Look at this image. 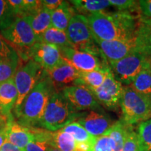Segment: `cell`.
Here are the masks:
<instances>
[{
    "label": "cell",
    "instance_id": "cell-8",
    "mask_svg": "<svg viewBox=\"0 0 151 151\" xmlns=\"http://www.w3.org/2000/svg\"><path fill=\"white\" fill-rule=\"evenodd\" d=\"M43 69L32 60H29L25 65L19 67L14 79L18 91V98L14 106V111L18 110L26 96L33 89L41 78Z\"/></svg>",
    "mask_w": 151,
    "mask_h": 151
},
{
    "label": "cell",
    "instance_id": "cell-24",
    "mask_svg": "<svg viewBox=\"0 0 151 151\" xmlns=\"http://www.w3.org/2000/svg\"><path fill=\"white\" fill-rule=\"evenodd\" d=\"M51 14L52 12L43 8L33 16H27L30 25L37 38V41L47 29L52 27Z\"/></svg>",
    "mask_w": 151,
    "mask_h": 151
},
{
    "label": "cell",
    "instance_id": "cell-29",
    "mask_svg": "<svg viewBox=\"0 0 151 151\" xmlns=\"http://www.w3.org/2000/svg\"><path fill=\"white\" fill-rule=\"evenodd\" d=\"M137 135L138 151H151V118L139 124Z\"/></svg>",
    "mask_w": 151,
    "mask_h": 151
},
{
    "label": "cell",
    "instance_id": "cell-31",
    "mask_svg": "<svg viewBox=\"0 0 151 151\" xmlns=\"http://www.w3.org/2000/svg\"><path fill=\"white\" fill-rule=\"evenodd\" d=\"M16 18L8 1L0 0V32L10 27Z\"/></svg>",
    "mask_w": 151,
    "mask_h": 151
},
{
    "label": "cell",
    "instance_id": "cell-5",
    "mask_svg": "<svg viewBox=\"0 0 151 151\" xmlns=\"http://www.w3.org/2000/svg\"><path fill=\"white\" fill-rule=\"evenodd\" d=\"M65 32L72 48L101 57L99 46L84 15L76 14L73 16Z\"/></svg>",
    "mask_w": 151,
    "mask_h": 151
},
{
    "label": "cell",
    "instance_id": "cell-28",
    "mask_svg": "<svg viewBox=\"0 0 151 151\" xmlns=\"http://www.w3.org/2000/svg\"><path fill=\"white\" fill-rule=\"evenodd\" d=\"M18 54L9 58L0 57V83L14 78L18 68Z\"/></svg>",
    "mask_w": 151,
    "mask_h": 151
},
{
    "label": "cell",
    "instance_id": "cell-13",
    "mask_svg": "<svg viewBox=\"0 0 151 151\" xmlns=\"http://www.w3.org/2000/svg\"><path fill=\"white\" fill-rule=\"evenodd\" d=\"M28 58L41 66L43 70L52 69L62 60L60 48L52 44L43 43H35L28 51Z\"/></svg>",
    "mask_w": 151,
    "mask_h": 151
},
{
    "label": "cell",
    "instance_id": "cell-7",
    "mask_svg": "<svg viewBox=\"0 0 151 151\" xmlns=\"http://www.w3.org/2000/svg\"><path fill=\"white\" fill-rule=\"evenodd\" d=\"M148 61L150 60L134 51L118 61L109 62V65L116 80L129 86Z\"/></svg>",
    "mask_w": 151,
    "mask_h": 151
},
{
    "label": "cell",
    "instance_id": "cell-16",
    "mask_svg": "<svg viewBox=\"0 0 151 151\" xmlns=\"http://www.w3.org/2000/svg\"><path fill=\"white\" fill-rule=\"evenodd\" d=\"M136 51L151 61V18L140 16L136 30Z\"/></svg>",
    "mask_w": 151,
    "mask_h": 151
},
{
    "label": "cell",
    "instance_id": "cell-17",
    "mask_svg": "<svg viewBox=\"0 0 151 151\" xmlns=\"http://www.w3.org/2000/svg\"><path fill=\"white\" fill-rule=\"evenodd\" d=\"M34 134L30 127H27L13 120L7 132L6 141L25 151L27 144L33 139Z\"/></svg>",
    "mask_w": 151,
    "mask_h": 151
},
{
    "label": "cell",
    "instance_id": "cell-21",
    "mask_svg": "<svg viewBox=\"0 0 151 151\" xmlns=\"http://www.w3.org/2000/svg\"><path fill=\"white\" fill-rule=\"evenodd\" d=\"M69 2L75 11L86 16L104 11L111 6L109 0H73Z\"/></svg>",
    "mask_w": 151,
    "mask_h": 151
},
{
    "label": "cell",
    "instance_id": "cell-22",
    "mask_svg": "<svg viewBox=\"0 0 151 151\" xmlns=\"http://www.w3.org/2000/svg\"><path fill=\"white\" fill-rule=\"evenodd\" d=\"M109 65L101 70H94L89 72L81 73V76L73 83L74 85H83L89 89H97L104 82Z\"/></svg>",
    "mask_w": 151,
    "mask_h": 151
},
{
    "label": "cell",
    "instance_id": "cell-34",
    "mask_svg": "<svg viewBox=\"0 0 151 151\" xmlns=\"http://www.w3.org/2000/svg\"><path fill=\"white\" fill-rule=\"evenodd\" d=\"M93 151H113L111 141L107 131L104 134L96 138Z\"/></svg>",
    "mask_w": 151,
    "mask_h": 151
},
{
    "label": "cell",
    "instance_id": "cell-38",
    "mask_svg": "<svg viewBox=\"0 0 151 151\" xmlns=\"http://www.w3.org/2000/svg\"><path fill=\"white\" fill-rule=\"evenodd\" d=\"M62 2L63 1H61V0H43L41 1V4L43 9L52 12L56 10L62 4Z\"/></svg>",
    "mask_w": 151,
    "mask_h": 151
},
{
    "label": "cell",
    "instance_id": "cell-33",
    "mask_svg": "<svg viewBox=\"0 0 151 151\" xmlns=\"http://www.w3.org/2000/svg\"><path fill=\"white\" fill-rule=\"evenodd\" d=\"M13 120L14 119L12 115L5 116L0 112V148L6 141L7 132Z\"/></svg>",
    "mask_w": 151,
    "mask_h": 151
},
{
    "label": "cell",
    "instance_id": "cell-15",
    "mask_svg": "<svg viewBox=\"0 0 151 151\" xmlns=\"http://www.w3.org/2000/svg\"><path fill=\"white\" fill-rule=\"evenodd\" d=\"M44 71L55 88L73 83L81 76V73L64 60L52 69Z\"/></svg>",
    "mask_w": 151,
    "mask_h": 151
},
{
    "label": "cell",
    "instance_id": "cell-2",
    "mask_svg": "<svg viewBox=\"0 0 151 151\" xmlns=\"http://www.w3.org/2000/svg\"><path fill=\"white\" fill-rule=\"evenodd\" d=\"M55 91V87L43 70L37 83L26 96L18 110L14 111L18 123L27 127L39 126Z\"/></svg>",
    "mask_w": 151,
    "mask_h": 151
},
{
    "label": "cell",
    "instance_id": "cell-19",
    "mask_svg": "<svg viewBox=\"0 0 151 151\" xmlns=\"http://www.w3.org/2000/svg\"><path fill=\"white\" fill-rule=\"evenodd\" d=\"M76 14L69 1H63L61 5L51 14L52 27L66 31L71 19Z\"/></svg>",
    "mask_w": 151,
    "mask_h": 151
},
{
    "label": "cell",
    "instance_id": "cell-9",
    "mask_svg": "<svg viewBox=\"0 0 151 151\" xmlns=\"http://www.w3.org/2000/svg\"><path fill=\"white\" fill-rule=\"evenodd\" d=\"M124 87L118 81L109 67L102 86L97 89H90L101 106L109 111H118Z\"/></svg>",
    "mask_w": 151,
    "mask_h": 151
},
{
    "label": "cell",
    "instance_id": "cell-35",
    "mask_svg": "<svg viewBox=\"0 0 151 151\" xmlns=\"http://www.w3.org/2000/svg\"><path fill=\"white\" fill-rule=\"evenodd\" d=\"M122 151H138L137 132L134 131L132 125L128 129Z\"/></svg>",
    "mask_w": 151,
    "mask_h": 151
},
{
    "label": "cell",
    "instance_id": "cell-25",
    "mask_svg": "<svg viewBox=\"0 0 151 151\" xmlns=\"http://www.w3.org/2000/svg\"><path fill=\"white\" fill-rule=\"evenodd\" d=\"M131 125L126 124L123 120H120L114 122L109 129L113 151H122L128 129Z\"/></svg>",
    "mask_w": 151,
    "mask_h": 151
},
{
    "label": "cell",
    "instance_id": "cell-39",
    "mask_svg": "<svg viewBox=\"0 0 151 151\" xmlns=\"http://www.w3.org/2000/svg\"><path fill=\"white\" fill-rule=\"evenodd\" d=\"M94 142L76 143L74 151H93Z\"/></svg>",
    "mask_w": 151,
    "mask_h": 151
},
{
    "label": "cell",
    "instance_id": "cell-26",
    "mask_svg": "<svg viewBox=\"0 0 151 151\" xmlns=\"http://www.w3.org/2000/svg\"><path fill=\"white\" fill-rule=\"evenodd\" d=\"M129 86L139 93L151 95V61L147 62Z\"/></svg>",
    "mask_w": 151,
    "mask_h": 151
},
{
    "label": "cell",
    "instance_id": "cell-41",
    "mask_svg": "<svg viewBox=\"0 0 151 151\" xmlns=\"http://www.w3.org/2000/svg\"><path fill=\"white\" fill-rule=\"evenodd\" d=\"M48 151H61V150H58V148H55V147H53V146H50V147H49Z\"/></svg>",
    "mask_w": 151,
    "mask_h": 151
},
{
    "label": "cell",
    "instance_id": "cell-6",
    "mask_svg": "<svg viewBox=\"0 0 151 151\" xmlns=\"http://www.w3.org/2000/svg\"><path fill=\"white\" fill-rule=\"evenodd\" d=\"M0 34L14 50V48L20 49V52L18 55L23 52L24 49L27 58L29 48L38 42L27 16L17 18L10 27L0 32Z\"/></svg>",
    "mask_w": 151,
    "mask_h": 151
},
{
    "label": "cell",
    "instance_id": "cell-27",
    "mask_svg": "<svg viewBox=\"0 0 151 151\" xmlns=\"http://www.w3.org/2000/svg\"><path fill=\"white\" fill-rule=\"evenodd\" d=\"M76 141L72 136L61 129L52 133L51 146L61 151H74Z\"/></svg>",
    "mask_w": 151,
    "mask_h": 151
},
{
    "label": "cell",
    "instance_id": "cell-23",
    "mask_svg": "<svg viewBox=\"0 0 151 151\" xmlns=\"http://www.w3.org/2000/svg\"><path fill=\"white\" fill-rule=\"evenodd\" d=\"M38 43H48L58 46L60 49L64 48H72L69 43L65 31L50 27L38 39Z\"/></svg>",
    "mask_w": 151,
    "mask_h": 151
},
{
    "label": "cell",
    "instance_id": "cell-11",
    "mask_svg": "<svg viewBox=\"0 0 151 151\" xmlns=\"http://www.w3.org/2000/svg\"><path fill=\"white\" fill-rule=\"evenodd\" d=\"M62 94L76 110L105 112L89 88L83 85L64 87Z\"/></svg>",
    "mask_w": 151,
    "mask_h": 151
},
{
    "label": "cell",
    "instance_id": "cell-1",
    "mask_svg": "<svg viewBox=\"0 0 151 151\" xmlns=\"http://www.w3.org/2000/svg\"><path fill=\"white\" fill-rule=\"evenodd\" d=\"M140 16L130 12L104 11L86 17L94 37L102 41H114L134 39Z\"/></svg>",
    "mask_w": 151,
    "mask_h": 151
},
{
    "label": "cell",
    "instance_id": "cell-37",
    "mask_svg": "<svg viewBox=\"0 0 151 151\" xmlns=\"http://www.w3.org/2000/svg\"><path fill=\"white\" fill-rule=\"evenodd\" d=\"M139 5L141 16L151 18V0H141Z\"/></svg>",
    "mask_w": 151,
    "mask_h": 151
},
{
    "label": "cell",
    "instance_id": "cell-30",
    "mask_svg": "<svg viewBox=\"0 0 151 151\" xmlns=\"http://www.w3.org/2000/svg\"><path fill=\"white\" fill-rule=\"evenodd\" d=\"M72 136L76 143L94 142L96 138L90 135L78 122H73L61 129Z\"/></svg>",
    "mask_w": 151,
    "mask_h": 151
},
{
    "label": "cell",
    "instance_id": "cell-32",
    "mask_svg": "<svg viewBox=\"0 0 151 151\" xmlns=\"http://www.w3.org/2000/svg\"><path fill=\"white\" fill-rule=\"evenodd\" d=\"M111 6L116 8L118 11L134 13L139 11V1L134 0H109Z\"/></svg>",
    "mask_w": 151,
    "mask_h": 151
},
{
    "label": "cell",
    "instance_id": "cell-3",
    "mask_svg": "<svg viewBox=\"0 0 151 151\" xmlns=\"http://www.w3.org/2000/svg\"><path fill=\"white\" fill-rule=\"evenodd\" d=\"M84 113L76 110L62 91H55L50 98L39 126L48 131L56 132L74 120H78Z\"/></svg>",
    "mask_w": 151,
    "mask_h": 151
},
{
    "label": "cell",
    "instance_id": "cell-20",
    "mask_svg": "<svg viewBox=\"0 0 151 151\" xmlns=\"http://www.w3.org/2000/svg\"><path fill=\"white\" fill-rule=\"evenodd\" d=\"M30 128L34 138L27 144L25 151H48L52 143V132L35 127Z\"/></svg>",
    "mask_w": 151,
    "mask_h": 151
},
{
    "label": "cell",
    "instance_id": "cell-4",
    "mask_svg": "<svg viewBox=\"0 0 151 151\" xmlns=\"http://www.w3.org/2000/svg\"><path fill=\"white\" fill-rule=\"evenodd\" d=\"M120 108L122 120L129 125L142 122L151 118V95L136 92L129 86L123 88Z\"/></svg>",
    "mask_w": 151,
    "mask_h": 151
},
{
    "label": "cell",
    "instance_id": "cell-18",
    "mask_svg": "<svg viewBox=\"0 0 151 151\" xmlns=\"http://www.w3.org/2000/svg\"><path fill=\"white\" fill-rule=\"evenodd\" d=\"M18 98V91L14 78L0 83V112L5 116H11Z\"/></svg>",
    "mask_w": 151,
    "mask_h": 151
},
{
    "label": "cell",
    "instance_id": "cell-14",
    "mask_svg": "<svg viewBox=\"0 0 151 151\" xmlns=\"http://www.w3.org/2000/svg\"><path fill=\"white\" fill-rule=\"evenodd\" d=\"M90 135L97 138L109 131L114 124L110 116L105 112L90 111L77 120Z\"/></svg>",
    "mask_w": 151,
    "mask_h": 151
},
{
    "label": "cell",
    "instance_id": "cell-40",
    "mask_svg": "<svg viewBox=\"0 0 151 151\" xmlns=\"http://www.w3.org/2000/svg\"><path fill=\"white\" fill-rule=\"evenodd\" d=\"M0 151H22L20 149H19L18 147L14 146V144L9 142L8 141H6V142L4 143L3 146L0 148Z\"/></svg>",
    "mask_w": 151,
    "mask_h": 151
},
{
    "label": "cell",
    "instance_id": "cell-10",
    "mask_svg": "<svg viewBox=\"0 0 151 151\" xmlns=\"http://www.w3.org/2000/svg\"><path fill=\"white\" fill-rule=\"evenodd\" d=\"M60 50L63 60L80 73L101 70L109 65L106 60L101 59V57L89 52L81 51L73 48H64Z\"/></svg>",
    "mask_w": 151,
    "mask_h": 151
},
{
    "label": "cell",
    "instance_id": "cell-36",
    "mask_svg": "<svg viewBox=\"0 0 151 151\" xmlns=\"http://www.w3.org/2000/svg\"><path fill=\"white\" fill-rule=\"evenodd\" d=\"M17 54L16 51L9 46V43L6 42L5 39L0 34V57L9 58Z\"/></svg>",
    "mask_w": 151,
    "mask_h": 151
},
{
    "label": "cell",
    "instance_id": "cell-12",
    "mask_svg": "<svg viewBox=\"0 0 151 151\" xmlns=\"http://www.w3.org/2000/svg\"><path fill=\"white\" fill-rule=\"evenodd\" d=\"M103 59L109 62H116L136 51V39L129 40L102 41L94 37Z\"/></svg>",
    "mask_w": 151,
    "mask_h": 151
}]
</instances>
